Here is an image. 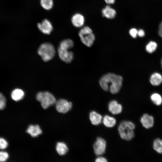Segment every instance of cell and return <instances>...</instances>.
Here are the masks:
<instances>
[{"label": "cell", "mask_w": 162, "mask_h": 162, "mask_svg": "<svg viewBox=\"0 0 162 162\" xmlns=\"http://www.w3.org/2000/svg\"><path fill=\"white\" fill-rule=\"evenodd\" d=\"M74 45L73 41L69 39L64 40L60 44L58 49V55L60 58L66 63H70L73 58V52L69 50Z\"/></svg>", "instance_id": "2"}, {"label": "cell", "mask_w": 162, "mask_h": 162, "mask_svg": "<svg viewBox=\"0 0 162 162\" xmlns=\"http://www.w3.org/2000/svg\"><path fill=\"white\" fill-rule=\"evenodd\" d=\"M106 142L103 138L98 137L94 143L93 146V150L95 155L100 156L104 154L106 151Z\"/></svg>", "instance_id": "7"}, {"label": "cell", "mask_w": 162, "mask_h": 162, "mask_svg": "<svg viewBox=\"0 0 162 162\" xmlns=\"http://www.w3.org/2000/svg\"><path fill=\"white\" fill-rule=\"evenodd\" d=\"M145 35L144 31L142 29H140L138 30L137 35L140 37H143Z\"/></svg>", "instance_id": "29"}, {"label": "cell", "mask_w": 162, "mask_h": 162, "mask_svg": "<svg viewBox=\"0 0 162 162\" xmlns=\"http://www.w3.org/2000/svg\"><path fill=\"white\" fill-rule=\"evenodd\" d=\"M56 107L57 110L60 113H65L68 112L72 108V104L64 99H60L56 101Z\"/></svg>", "instance_id": "8"}, {"label": "cell", "mask_w": 162, "mask_h": 162, "mask_svg": "<svg viewBox=\"0 0 162 162\" xmlns=\"http://www.w3.org/2000/svg\"><path fill=\"white\" fill-rule=\"evenodd\" d=\"M108 109L109 112L113 114H118L121 113L122 111V105L115 100L110 101L108 105Z\"/></svg>", "instance_id": "13"}, {"label": "cell", "mask_w": 162, "mask_h": 162, "mask_svg": "<svg viewBox=\"0 0 162 162\" xmlns=\"http://www.w3.org/2000/svg\"><path fill=\"white\" fill-rule=\"evenodd\" d=\"M138 30L135 28H130L129 31L130 35L133 38H135L137 36Z\"/></svg>", "instance_id": "26"}, {"label": "cell", "mask_w": 162, "mask_h": 162, "mask_svg": "<svg viewBox=\"0 0 162 162\" xmlns=\"http://www.w3.org/2000/svg\"><path fill=\"white\" fill-rule=\"evenodd\" d=\"M8 158V153L5 152H0V161H5Z\"/></svg>", "instance_id": "25"}, {"label": "cell", "mask_w": 162, "mask_h": 162, "mask_svg": "<svg viewBox=\"0 0 162 162\" xmlns=\"http://www.w3.org/2000/svg\"><path fill=\"white\" fill-rule=\"evenodd\" d=\"M40 4L44 9L50 10L52 8L54 2L53 0H40Z\"/></svg>", "instance_id": "22"}, {"label": "cell", "mask_w": 162, "mask_h": 162, "mask_svg": "<svg viewBox=\"0 0 162 162\" xmlns=\"http://www.w3.org/2000/svg\"><path fill=\"white\" fill-rule=\"evenodd\" d=\"M8 145V142L5 139L2 138H0V149L6 148Z\"/></svg>", "instance_id": "27"}, {"label": "cell", "mask_w": 162, "mask_h": 162, "mask_svg": "<svg viewBox=\"0 0 162 162\" xmlns=\"http://www.w3.org/2000/svg\"><path fill=\"white\" fill-rule=\"evenodd\" d=\"M37 100L40 103L42 107L46 109L56 104V101L54 96L48 92H40L36 96Z\"/></svg>", "instance_id": "6"}, {"label": "cell", "mask_w": 162, "mask_h": 162, "mask_svg": "<svg viewBox=\"0 0 162 162\" xmlns=\"http://www.w3.org/2000/svg\"><path fill=\"white\" fill-rule=\"evenodd\" d=\"M103 16L108 19H114L116 16V10L110 5H107L101 10Z\"/></svg>", "instance_id": "12"}, {"label": "cell", "mask_w": 162, "mask_h": 162, "mask_svg": "<svg viewBox=\"0 0 162 162\" xmlns=\"http://www.w3.org/2000/svg\"><path fill=\"white\" fill-rule=\"evenodd\" d=\"M6 99L3 95L0 92V110H3L6 106Z\"/></svg>", "instance_id": "24"}, {"label": "cell", "mask_w": 162, "mask_h": 162, "mask_svg": "<svg viewBox=\"0 0 162 162\" xmlns=\"http://www.w3.org/2000/svg\"><path fill=\"white\" fill-rule=\"evenodd\" d=\"M105 3L107 5L114 4L116 2V0H104Z\"/></svg>", "instance_id": "31"}, {"label": "cell", "mask_w": 162, "mask_h": 162, "mask_svg": "<svg viewBox=\"0 0 162 162\" xmlns=\"http://www.w3.org/2000/svg\"><path fill=\"white\" fill-rule=\"evenodd\" d=\"M24 95L23 91L19 88H16L14 90L11 94L12 99L15 101H18L22 99Z\"/></svg>", "instance_id": "18"}, {"label": "cell", "mask_w": 162, "mask_h": 162, "mask_svg": "<svg viewBox=\"0 0 162 162\" xmlns=\"http://www.w3.org/2000/svg\"><path fill=\"white\" fill-rule=\"evenodd\" d=\"M140 122L144 128L149 129L153 126L154 122V118L152 116L148 113H145L141 117Z\"/></svg>", "instance_id": "11"}, {"label": "cell", "mask_w": 162, "mask_h": 162, "mask_svg": "<svg viewBox=\"0 0 162 162\" xmlns=\"http://www.w3.org/2000/svg\"><path fill=\"white\" fill-rule=\"evenodd\" d=\"M152 147L157 153L162 154V139L157 138L154 140L153 142Z\"/></svg>", "instance_id": "20"}, {"label": "cell", "mask_w": 162, "mask_h": 162, "mask_svg": "<svg viewBox=\"0 0 162 162\" xmlns=\"http://www.w3.org/2000/svg\"><path fill=\"white\" fill-rule=\"evenodd\" d=\"M89 117L92 124L95 125L100 124L103 119L102 116L95 111H92L90 112Z\"/></svg>", "instance_id": "14"}, {"label": "cell", "mask_w": 162, "mask_h": 162, "mask_svg": "<svg viewBox=\"0 0 162 162\" xmlns=\"http://www.w3.org/2000/svg\"><path fill=\"white\" fill-rule=\"evenodd\" d=\"M122 81L121 76L110 73L104 75L101 78L99 83L104 90H109L112 94H116L120 90Z\"/></svg>", "instance_id": "1"}, {"label": "cell", "mask_w": 162, "mask_h": 162, "mask_svg": "<svg viewBox=\"0 0 162 162\" xmlns=\"http://www.w3.org/2000/svg\"><path fill=\"white\" fill-rule=\"evenodd\" d=\"M161 66H162V58L161 59Z\"/></svg>", "instance_id": "32"}, {"label": "cell", "mask_w": 162, "mask_h": 162, "mask_svg": "<svg viewBox=\"0 0 162 162\" xmlns=\"http://www.w3.org/2000/svg\"><path fill=\"white\" fill-rule=\"evenodd\" d=\"M95 161L96 162H106L107 161L105 158L100 156L98 157L96 159Z\"/></svg>", "instance_id": "28"}, {"label": "cell", "mask_w": 162, "mask_h": 162, "mask_svg": "<svg viewBox=\"0 0 162 162\" xmlns=\"http://www.w3.org/2000/svg\"><path fill=\"white\" fill-rule=\"evenodd\" d=\"M151 84L154 86H158L162 82V76L159 73L155 72L152 74L150 78Z\"/></svg>", "instance_id": "16"}, {"label": "cell", "mask_w": 162, "mask_h": 162, "mask_svg": "<svg viewBox=\"0 0 162 162\" xmlns=\"http://www.w3.org/2000/svg\"><path fill=\"white\" fill-rule=\"evenodd\" d=\"M150 99L153 103L157 106H159L162 104V97L159 94L155 93L150 96Z\"/></svg>", "instance_id": "21"}, {"label": "cell", "mask_w": 162, "mask_h": 162, "mask_svg": "<svg viewBox=\"0 0 162 162\" xmlns=\"http://www.w3.org/2000/svg\"><path fill=\"white\" fill-rule=\"evenodd\" d=\"M56 151L60 155L65 154L68 152V149L66 145L63 142H58L56 146Z\"/></svg>", "instance_id": "19"}, {"label": "cell", "mask_w": 162, "mask_h": 162, "mask_svg": "<svg viewBox=\"0 0 162 162\" xmlns=\"http://www.w3.org/2000/svg\"><path fill=\"white\" fill-rule=\"evenodd\" d=\"M135 125L133 122L128 121L122 122L118 128L119 133L121 137L123 139L129 141L134 136V130Z\"/></svg>", "instance_id": "3"}, {"label": "cell", "mask_w": 162, "mask_h": 162, "mask_svg": "<svg viewBox=\"0 0 162 162\" xmlns=\"http://www.w3.org/2000/svg\"><path fill=\"white\" fill-rule=\"evenodd\" d=\"M38 54L44 62L51 60L54 56L55 50L53 45L49 43H45L41 44L38 50Z\"/></svg>", "instance_id": "5"}, {"label": "cell", "mask_w": 162, "mask_h": 162, "mask_svg": "<svg viewBox=\"0 0 162 162\" xmlns=\"http://www.w3.org/2000/svg\"><path fill=\"white\" fill-rule=\"evenodd\" d=\"M157 46V44L155 42L151 41L146 46V50L148 52L152 53L155 51Z\"/></svg>", "instance_id": "23"}, {"label": "cell", "mask_w": 162, "mask_h": 162, "mask_svg": "<svg viewBox=\"0 0 162 162\" xmlns=\"http://www.w3.org/2000/svg\"><path fill=\"white\" fill-rule=\"evenodd\" d=\"M79 36L82 42L86 46L91 47L95 40V36L92 29L88 26L81 28Z\"/></svg>", "instance_id": "4"}, {"label": "cell", "mask_w": 162, "mask_h": 162, "mask_svg": "<svg viewBox=\"0 0 162 162\" xmlns=\"http://www.w3.org/2000/svg\"><path fill=\"white\" fill-rule=\"evenodd\" d=\"M158 33L159 36L162 38V21L159 25Z\"/></svg>", "instance_id": "30"}, {"label": "cell", "mask_w": 162, "mask_h": 162, "mask_svg": "<svg viewBox=\"0 0 162 162\" xmlns=\"http://www.w3.org/2000/svg\"><path fill=\"white\" fill-rule=\"evenodd\" d=\"M104 125L108 128H112L116 124V121L114 117L106 115L102 119Z\"/></svg>", "instance_id": "17"}, {"label": "cell", "mask_w": 162, "mask_h": 162, "mask_svg": "<svg viewBox=\"0 0 162 162\" xmlns=\"http://www.w3.org/2000/svg\"><path fill=\"white\" fill-rule=\"evenodd\" d=\"M71 21L74 26L77 28H81L84 26L85 19L82 14L77 13L74 14L72 16Z\"/></svg>", "instance_id": "10"}, {"label": "cell", "mask_w": 162, "mask_h": 162, "mask_svg": "<svg viewBox=\"0 0 162 162\" xmlns=\"http://www.w3.org/2000/svg\"><path fill=\"white\" fill-rule=\"evenodd\" d=\"M26 131L33 137L37 136L42 133L41 130L38 124L29 125Z\"/></svg>", "instance_id": "15"}, {"label": "cell", "mask_w": 162, "mask_h": 162, "mask_svg": "<svg viewBox=\"0 0 162 162\" xmlns=\"http://www.w3.org/2000/svg\"><path fill=\"white\" fill-rule=\"evenodd\" d=\"M37 26L39 30L44 34H50L53 30V27L51 22L46 19L38 23Z\"/></svg>", "instance_id": "9"}]
</instances>
